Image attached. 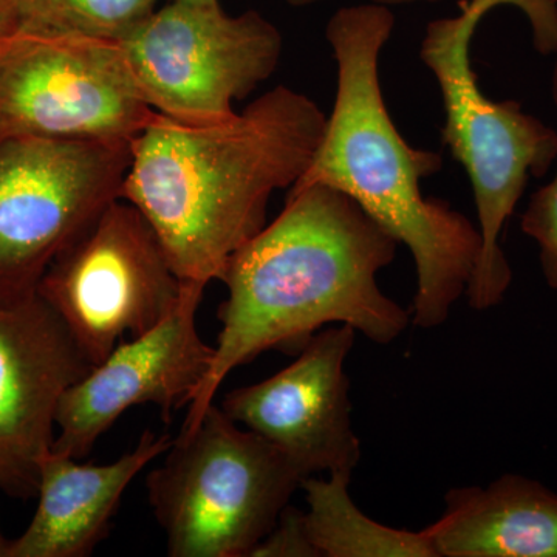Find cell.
I'll list each match as a JSON object with an SVG mask.
<instances>
[{"label":"cell","mask_w":557,"mask_h":557,"mask_svg":"<svg viewBox=\"0 0 557 557\" xmlns=\"http://www.w3.org/2000/svg\"><path fill=\"white\" fill-rule=\"evenodd\" d=\"M398 242L357 201L329 186L288 190L285 208L230 259L220 281V333L211 369L180 434L200 423L223 381L270 348H302L319 330L350 325L386 346L412 324L381 292Z\"/></svg>","instance_id":"obj_1"},{"label":"cell","mask_w":557,"mask_h":557,"mask_svg":"<svg viewBox=\"0 0 557 557\" xmlns=\"http://www.w3.org/2000/svg\"><path fill=\"white\" fill-rule=\"evenodd\" d=\"M325 120L317 102L285 86L211 126L157 113L132 139L121 199L148 220L182 284L207 288L265 228L271 196L302 177Z\"/></svg>","instance_id":"obj_2"},{"label":"cell","mask_w":557,"mask_h":557,"mask_svg":"<svg viewBox=\"0 0 557 557\" xmlns=\"http://www.w3.org/2000/svg\"><path fill=\"white\" fill-rule=\"evenodd\" d=\"M394 27V13L376 3L346 7L330 17L325 38L338 69L335 104L309 168L288 190H339L405 245L417 270L412 324L437 329L467 293L482 237L448 201L423 196L421 182L442 171V156L410 146L388 113L380 57Z\"/></svg>","instance_id":"obj_3"},{"label":"cell","mask_w":557,"mask_h":557,"mask_svg":"<svg viewBox=\"0 0 557 557\" xmlns=\"http://www.w3.org/2000/svg\"><path fill=\"white\" fill-rule=\"evenodd\" d=\"M525 14L539 53L557 51V0H461L460 13L429 22L420 58L442 94V137L467 171L478 209L482 248L467 288L469 307L483 311L504 300L512 271L500 247L528 178H542L557 159V134L518 101H493L479 87L471 46L480 22L497 7Z\"/></svg>","instance_id":"obj_4"},{"label":"cell","mask_w":557,"mask_h":557,"mask_svg":"<svg viewBox=\"0 0 557 557\" xmlns=\"http://www.w3.org/2000/svg\"><path fill=\"white\" fill-rule=\"evenodd\" d=\"M306 479L271 443L212 403L146 479L171 557H249Z\"/></svg>","instance_id":"obj_5"},{"label":"cell","mask_w":557,"mask_h":557,"mask_svg":"<svg viewBox=\"0 0 557 557\" xmlns=\"http://www.w3.org/2000/svg\"><path fill=\"white\" fill-rule=\"evenodd\" d=\"M131 143L0 139V300L38 293L51 262L121 199Z\"/></svg>","instance_id":"obj_6"},{"label":"cell","mask_w":557,"mask_h":557,"mask_svg":"<svg viewBox=\"0 0 557 557\" xmlns=\"http://www.w3.org/2000/svg\"><path fill=\"white\" fill-rule=\"evenodd\" d=\"M120 46L150 108L178 123L211 126L234 119V101L273 75L284 40L258 11L231 16L220 2L172 0Z\"/></svg>","instance_id":"obj_7"},{"label":"cell","mask_w":557,"mask_h":557,"mask_svg":"<svg viewBox=\"0 0 557 557\" xmlns=\"http://www.w3.org/2000/svg\"><path fill=\"white\" fill-rule=\"evenodd\" d=\"M157 112L113 40L0 36V139L132 141Z\"/></svg>","instance_id":"obj_8"},{"label":"cell","mask_w":557,"mask_h":557,"mask_svg":"<svg viewBox=\"0 0 557 557\" xmlns=\"http://www.w3.org/2000/svg\"><path fill=\"white\" fill-rule=\"evenodd\" d=\"M38 293L97 366L170 317L183 284L145 215L116 199L51 262Z\"/></svg>","instance_id":"obj_9"},{"label":"cell","mask_w":557,"mask_h":557,"mask_svg":"<svg viewBox=\"0 0 557 557\" xmlns=\"http://www.w3.org/2000/svg\"><path fill=\"white\" fill-rule=\"evenodd\" d=\"M205 288L183 285L182 298L156 327L121 341L62 395L51 453L89 456L98 440L135 406L153 405L170 423L172 413L189 406L207 380L215 348L197 329Z\"/></svg>","instance_id":"obj_10"},{"label":"cell","mask_w":557,"mask_h":557,"mask_svg":"<svg viewBox=\"0 0 557 557\" xmlns=\"http://www.w3.org/2000/svg\"><path fill=\"white\" fill-rule=\"evenodd\" d=\"M355 338L357 330L350 325L319 330L292 364L228 392L220 408L281 450L304 478L354 474L361 442L351 423L350 381L344 368Z\"/></svg>","instance_id":"obj_11"},{"label":"cell","mask_w":557,"mask_h":557,"mask_svg":"<svg viewBox=\"0 0 557 557\" xmlns=\"http://www.w3.org/2000/svg\"><path fill=\"white\" fill-rule=\"evenodd\" d=\"M94 368L39 293L0 300V491L38 494L64 392Z\"/></svg>","instance_id":"obj_12"},{"label":"cell","mask_w":557,"mask_h":557,"mask_svg":"<svg viewBox=\"0 0 557 557\" xmlns=\"http://www.w3.org/2000/svg\"><path fill=\"white\" fill-rule=\"evenodd\" d=\"M174 438L143 432L137 446L106 465L78 463L50 453L40 461L38 508L30 525L10 541L7 557H87L108 537L124 493Z\"/></svg>","instance_id":"obj_13"},{"label":"cell","mask_w":557,"mask_h":557,"mask_svg":"<svg viewBox=\"0 0 557 557\" xmlns=\"http://www.w3.org/2000/svg\"><path fill=\"white\" fill-rule=\"evenodd\" d=\"M424 533L437 557H557V494L519 474L453 487Z\"/></svg>","instance_id":"obj_14"},{"label":"cell","mask_w":557,"mask_h":557,"mask_svg":"<svg viewBox=\"0 0 557 557\" xmlns=\"http://www.w3.org/2000/svg\"><path fill=\"white\" fill-rule=\"evenodd\" d=\"M350 480L348 472H332L300 483L307 533L319 557H437L424 530H397L364 515L350 496Z\"/></svg>","instance_id":"obj_15"},{"label":"cell","mask_w":557,"mask_h":557,"mask_svg":"<svg viewBox=\"0 0 557 557\" xmlns=\"http://www.w3.org/2000/svg\"><path fill=\"white\" fill-rule=\"evenodd\" d=\"M159 2L160 0H17L13 32L120 42L159 9Z\"/></svg>","instance_id":"obj_16"},{"label":"cell","mask_w":557,"mask_h":557,"mask_svg":"<svg viewBox=\"0 0 557 557\" xmlns=\"http://www.w3.org/2000/svg\"><path fill=\"white\" fill-rule=\"evenodd\" d=\"M552 84L557 106V61ZM520 226L537 244L545 282L549 288L557 289V174L531 196Z\"/></svg>","instance_id":"obj_17"},{"label":"cell","mask_w":557,"mask_h":557,"mask_svg":"<svg viewBox=\"0 0 557 557\" xmlns=\"http://www.w3.org/2000/svg\"><path fill=\"white\" fill-rule=\"evenodd\" d=\"M249 557H319L307 533L304 511L287 505L276 525L252 548Z\"/></svg>","instance_id":"obj_18"},{"label":"cell","mask_w":557,"mask_h":557,"mask_svg":"<svg viewBox=\"0 0 557 557\" xmlns=\"http://www.w3.org/2000/svg\"><path fill=\"white\" fill-rule=\"evenodd\" d=\"M17 0H0V36L10 35L14 27Z\"/></svg>","instance_id":"obj_19"},{"label":"cell","mask_w":557,"mask_h":557,"mask_svg":"<svg viewBox=\"0 0 557 557\" xmlns=\"http://www.w3.org/2000/svg\"><path fill=\"white\" fill-rule=\"evenodd\" d=\"M289 5L293 7H306L311 3L318 2V0H287ZM442 0H370V3H376V5L391 7L395 5H412V3H438Z\"/></svg>","instance_id":"obj_20"},{"label":"cell","mask_w":557,"mask_h":557,"mask_svg":"<svg viewBox=\"0 0 557 557\" xmlns=\"http://www.w3.org/2000/svg\"><path fill=\"white\" fill-rule=\"evenodd\" d=\"M10 541L3 536L2 530H0V557H7L9 555Z\"/></svg>","instance_id":"obj_21"},{"label":"cell","mask_w":557,"mask_h":557,"mask_svg":"<svg viewBox=\"0 0 557 557\" xmlns=\"http://www.w3.org/2000/svg\"><path fill=\"white\" fill-rule=\"evenodd\" d=\"M178 2L197 3V5H209V3H218L219 0H178Z\"/></svg>","instance_id":"obj_22"}]
</instances>
